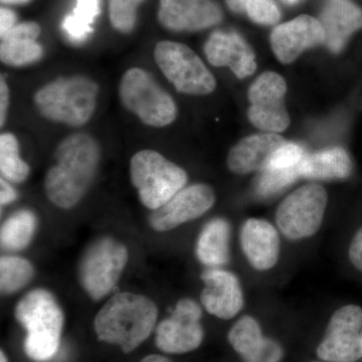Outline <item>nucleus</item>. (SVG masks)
<instances>
[{
  "label": "nucleus",
  "instance_id": "obj_1",
  "mask_svg": "<svg viewBox=\"0 0 362 362\" xmlns=\"http://www.w3.org/2000/svg\"><path fill=\"white\" fill-rule=\"evenodd\" d=\"M54 159L56 164L45 176V194L59 209H73L94 181L101 162V147L93 136L76 133L59 143Z\"/></svg>",
  "mask_w": 362,
  "mask_h": 362
},
{
  "label": "nucleus",
  "instance_id": "obj_2",
  "mask_svg": "<svg viewBox=\"0 0 362 362\" xmlns=\"http://www.w3.org/2000/svg\"><path fill=\"white\" fill-rule=\"evenodd\" d=\"M158 310L150 298L123 292L112 296L98 312L94 329L101 341L118 345L130 354L156 327Z\"/></svg>",
  "mask_w": 362,
  "mask_h": 362
},
{
  "label": "nucleus",
  "instance_id": "obj_3",
  "mask_svg": "<svg viewBox=\"0 0 362 362\" xmlns=\"http://www.w3.org/2000/svg\"><path fill=\"white\" fill-rule=\"evenodd\" d=\"M16 320L25 329V351L35 361L56 356L64 327V313L56 298L45 289H35L18 302Z\"/></svg>",
  "mask_w": 362,
  "mask_h": 362
},
{
  "label": "nucleus",
  "instance_id": "obj_4",
  "mask_svg": "<svg viewBox=\"0 0 362 362\" xmlns=\"http://www.w3.org/2000/svg\"><path fill=\"white\" fill-rule=\"evenodd\" d=\"M98 94L99 86L94 80L75 75L47 83L35 93L33 101L47 120L80 127L94 115Z\"/></svg>",
  "mask_w": 362,
  "mask_h": 362
},
{
  "label": "nucleus",
  "instance_id": "obj_5",
  "mask_svg": "<svg viewBox=\"0 0 362 362\" xmlns=\"http://www.w3.org/2000/svg\"><path fill=\"white\" fill-rule=\"evenodd\" d=\"M130 177L140 202L154 211L166 204L187 182V173L156 150L138 151L130 161Z\"/></svg>",
  "mask_w": 362,
  "mask_h": 362
},
{
  "label": "nucleus",
  "instance_id": "obj_6",
  "mask_svg": "<svg viewBox=\"0 0 362 362\" xmlns=\"http://www.w3.org/2000/svg\"><path fill=\"white\" fill-rule=\"evenodd\" d=\"M119 98L124 108L150 127L161 128L175 122V100L140 68L129 69L119 84Z\"/></svg>",
  "mask_w": 362,
  "mask_h": 362
},
{
  "label": "nucleus",
  "instance_id": "obj_7",
  "mask_svg": "<svg viewBox=\"0 0 362 362\" xmlns=\"http://www.w3.org/2000/svg\"><path fill=\"white\" fill-rule=\"evenodd\" d=\"M127 247L111 237H102L86 250L78 266V280L93 300H101L114 289L127 265Z\"/></svg>",
  "mask_w": 362,
  "mask_h": 362
},
{
  "label": "nucleus",
  "instance_id": "obj_8",
  "mask_svg": "<svg viewBox=\"0 0 362 362\" xmlns=\"http://www.w3.org/2000/svg\"><path fill=\"white\" fill-rule=\"evenodd\" d=\"M154 59L178 92L206 96L216 90V78L187 45L170 40L159 42L154 49Z\"/></svg>",
  "mask_w": 362,
  "mask_h": 362
},
{
  "label": "nucleus",
  "instance_id": "obj_9",
  "mask_svg": "<svg viewBox=\"0 0 362 362\" xmlns=\"http://www.w3.org/2000/svg\"><path fill=\"white\" fill-rule=\"evenodd\" d=\"M328 195L317 183L303 185L288 195L276 211V223L287 239H308L322 225Z\"/></svg>",
  "mask_w": 362,
  "mask_h": 362
},
{
  "label": "nucleus",
  "instance_id": "obj_10",
  "mask_svg": "<svg viewBox=\"0 0 362 362\" xmlns=\"http://www.w3.org/2000/svg\"><path fill=\"white\" fill-rule=\"evenodd\" d=\"M287 85L284 78L274 71H266L250 87L251 107L247 117L255 127L268 133L283 132L289 127L291 119L284 99Z\"/></svg>",
  "mask_w": 362,
  "mask_h": 362
},
{
  "label": "nucleus",
  "instance_id": "obj_11",
  "mask_svg": "<svg viewBox=\"0 0 362 362\" xmlns=\"http://www.w3.org/2000/svg\"><path fill=\"white\" fill-rule=\"evenodd\" d=\"M362 309L346 305L334 312L326 334L317 349L319 358L327 362H356L362 356Z\"/></svg>",
  "mask_w": 362,
  "mask_h": 362
},
{
  "label": "nucleus",
  "instance_id": "obj_12",
  "mask_svg": "<svg viewBox=\"0 0 362 362\" xmlns=\"http://www.w3.org/2000/svg\"><path fill=\"white\" fill-rule=\"evenodd\" d=\"M202 316V307L194 300H180L171 315L157 326L156 346L171 354H187L199 349L204 340Z\"/></svg>",
  "mask_w": 362,
  "mask_h": 362
},
{
  "label": "nucleus",
  "instance_id": "obj_13",
  "mask_svg": "<svg viewBox=\"0 0 362 362\" xmlns=\"http://www.w3.org/2000/svg\"><path fill=\"white\" fill-rule=\"evenodd\" d=\"M214 202L216 195L213 188L202 183L190 185L182 188L163 206L152 211L149 216L150 226L157 232H168L197 220L209 211Z\"/></svg>",
  "mask_w": 362,
  "mask_h": 362
},
{
  "label": "nucleus",
  "instance_id": "obj_14",
  "mask_svg": "<svg viewBox=\"0 0 362 362\" xmlns=\"http://www.w3.org/2000/svg\"><path fill=\"white\" fill-rule=\"evenodd\" d=\"M223 11L214 0H160V25L171 32H199L216 25L223 20Z\"/></svg>",
  "mask_w": 362,
  "mask_h": 362
},
{
  "label": "nucleus",
  "instance_id": "obj_15",
  "mask_svg": "<svg viewBox=\"0 0 362 362\" xmlns=\"http://www.w3.org/2000/svg\"><path fill=\"white\" fill-rule=\"evenodd\" d=\"M325 44V32L320 21L300 16L276 26L271 33V47L281 63L291 64L307 49Z\"/></svg>",
  "mask_w": 362,
  "mask_h": 362
},
{
  "label": "nucleus",
  "instance_id": "obj_16",
  "mask_svg": "<svg viewBox=\"0 0 362 362\" xmlns=\"http://www.w3.org/2000/svg\"><path fill=\"white\" fill-rule=\"evenodd\" d=\"M202 306L211 315L230 320L244 307V293L239 278L221 268H209L202 274Z\"/></svg>",
  "mask_w": 362,
  "mask_h": 362
},
{
  "label": "nucleus",
  "instance_id": "obj_17",
  "mask_svg": "<svg viewBox=\"0 0 362 362\" xmlns=\"http://www.w3.org/2000/svg\"><path fill=\"white\" fill-rule=\"evenodd\" d=\"M204 54L211 65L226 66L239 78L250 77L257 70L256 54L251 45L235 32L211 33L204 45Z\"/></svg>",
  "mask_w": 362,
  "mask_h": 362
},
{
  "label": "nucleus",
  "instance_id": "obj_18",
  "mask_svg": "<svg viewBox=\"0 0 362 362\" xmlns=\"http://www.w3.org/2000/svg\"><path fill=\"white\" fill-rule=\"evenodd\" d=\"M240 246L250 265L256 270H271L278 263L280 235L269 221L259 218L245 221L240 230Z\"/></svg>",
  "mask_w": 362,
  "mask_h": 362
},
{
  "label": "nucleus",
  "instance_id": "obj_19",
  "mask_svg": "<svg viewBox=\"0 0 362 362\" xmlns=\"http://www.w3.org/2000/svg\"><path fill=\"white\" fill-rule=\"evenodd\" d=\"M320 23L325 45L333 54H339L350 37L362 30V9L351 0H326Z\"/></svg>",
  "mask_w": 362,
  "mask_h": 362
},
{
  "label": "nucleus",
  "instance_id": "obj_20",
  "mask_svg": "<svg viewBox=\"0 0 362 362\" xmlns=\"http://www.w3.org/2000/svg\"><path fill=\"white\" fill-rule=\"evenodd\" d=\"M228 341L245 362H280L283 351L275 340L264 337L259 324L243 316L228 332Z\"/></svg>",
  "mask_w": 362,
  "mask_h": 362
},
{
  "label": "nucleus",
  "instance_id": "obj_21",
  "mask_svg": "<svg viewBox=\"0 0 362 362\" xmlns=\"http://www.w3.org/2000/svg\"><path fill=\"white\" fill-rule=\"evenodd\" d=\"M285 141L277 133H259L244 138L228 152V168L237 175L262 171Z\"/></svg>",
  "mask_w": 362,
  "mask_h": 362
},
{
  "label": "nucleus",
  "instance_id": "obj_22",
  "mask_svg": "<svg viewBox=\"0 0 362 362\" xmlns=\"http://www.w3.org/2000/svg\"><path fill=\"white\" fill-rule=\"evenodd\" d=\"M42 28L33 21L18 23L0 35V59L9 66H25L37 63L44 56V49L37 42Z\"/></svg>",
  "mask_w": 362,
  "mask_h": 362
},
{
  "label": "nucleus",
  "instance_id": "obj_23",
  "mask_svg": "<svg viewBox=\"0 0 362 362\" xmlns=\"http://www.w3.org/2000/svg\"><path fill=\"white\" fill-rule=\"evenodd\" d=\"M351 171V158L342 147L307 154L299 168L300 178L309 180H345Z\"/></svg>",
  "mask_w": 362,
  "mask_h": 362
},
{
  "label": "nucleus",
  "instance_id": "obj_24",
  "mask_svg": "<svg viewBox=\"0 0 362 362\" xmlns=\"http://www.w3.org/2000/svg\"><path fill=\"white\" fill-rule=\"evenodd\" d=\"M230 226L225 218H214L202 228L195 254L202 265L221 268L230 263Z\"/></svg>",
  "mask_w": 362,
  "mask_h": 362
},
{
  "label": "nucleus",
  "instance_id": "obj_25",
  "mask_svg": "<svg viewBox=\"0 0 362 362\" xmlns=\"http://www.w3.org/2000/svg\"><path fill=\"white\" fill-rule=\"evenodd\" d=\"M37 228V218L32 211L21 209L11 214L1 226L2 249L23 251L32 242Z\"/></svg>",
  "mask_w": 362,
  "mask_h": 362
},
{
  "label": "nucleus",
  "instance_id": "obj_26",
  "mask_svg": "<svg viewBox=\"0 0 362 362\" xmlns=\"http://www.w3.org/2000/svg\"><path fill=\"white\" fill-rule=\"evenodd\" d=\"M100 13V0H77L73 13L64 18L62 28L71 42H85L92 33V25Z\"/></svg>",
  "mask_w": 362,
  "mask_h": 362
},
{
  "label": "nucleus",
  "instance_id": "obj_27",
  "mask_svg": "<svg viewBox=\"0 0 362 362\" xmlns=\"http://www.w3.org/2000/svg\"><path fill=\"white\" fill-rule=\"evenodd\" d=\"M0 171L11 182H23L30 175V165L20 156V144L13 133L0 135Z\"/></svg>",
  "mask_w": 362,
  "mask_h": 362
},
{
  "label": "nucleus",
  "instance_id": "obj_28",
  "mask_svg": "<svg viewBox=\"0 0 362 362\" xmlns=\"http://www.w3.org/2000/svg\"><path fill=\"white\" fill-rule=\"evenodd\" d=\"M35 269L30 261L20 257L0 259V289L2 294H13L30 284Z\"/></svg>",
  "mask_w": 362,
  "mask_h": 362
},
{
  "label": "nucleus",
  "instance_id": "obj_29",
  "mask_svg": "<svg viewBox=\"0 0 362 362\" xmlns=\"http://www.w3.org/2000/svg\"><path fill=\"white\" fill-rule=\"evenodd\" d=\"M228 8L235 13H245L254 23L273 25L281 18L280 9L273 0H226Z\"/></svg>",
  "mask_w": 362,
  "mask_h": 362
},
{
  "label": "nucleus",
  "instance_id": "obj_30",
  "mask_svg": "<svg viewBox=\"0 0 362 362\" xmlns=\"http://www.w3.org/2000/svg\"><path fill=\"white\" fill-rule=\"evenodd\" d=\"M144 0H109V18L112 26L122 33H129L137 21V9Z\"/></svg>",
  "mask_w": 362,
  "mask_h": 362
},
{
  "label": "nucleus",
  "instance_id": "obj_31",
  "mask_svg": "<svg viewBox=\"0 0 362 362\" xmlns=\"http://www.w3.org/2000/svg\"><path fill=\"white\" fill-rule=\"evenodd\" d=\"M256 180V192L262 197H269L282 192L300 178L299 168L289 171H259Z\"/></svg>",
  "mask_w": 362,
  "mask_h": 362
},
{
  "label": "nucleus",
  "instance_id": "obj_32",
  "mask_svg": "<svg viewBox=\"0 0 362 362\" xmlns=\"http://www.w3.org/2000/svg\"><path fill=\"white\" fill-rule=\"evenodd\" d=\"M306 156V151L302 145L295 142L285 141L276 150L263 170H294L300 168Z\"/></svg>",
  "mask_w": 362,
  "mask_h": 362
},
{
  "label": "nucleus",
  "instance_id": "obj_33",
  "mask_svg": "<svg viewBox=\"0 0 362 362\" xmlns=\"http://www.w3.org/2000/svg\"><path fill=\"white\" fill-rule=\"evenodd\" d=\"M349 259L357 270L362 272V228L351 240L349 247Z\"/></svg>",
  "mask_w": 362,
  "mask_h": 362
},
{
  "label": "nucleus",
  "instance_id": "obj_34",
  "mask_svg": "<svg viewBox=\"0 0 362 362\" xmlns=\"http://www.w3.org/2000/svg\"><path fill=\"white\" fill-rule=\"evenodd\" d=\"M9 107V88L6 78L0 80V126L4 127L6 124L7 111Z\"/></svg>",
  "mask_w": 362,
  "mask_h": 362
},
{
  "label": "nucleus",
  "instance_id": "obj_35",
  "mask_svg": "<svg viewBox=\"0 0 362 362\" xmlns=\"http://www.w3.org/2000/svg\"><path fill=\"white\" fill-rule=\"evenodd\" d=\"M16 23V16L14 11L7 7L0 8V35L11 30Z\"/></svg>",
  "mask_w": 362,
  "mask_h": 362
},
{
  "label": "nucleus",
  "instance_id": "obj_36",
  "mask_svg": "<svg viewBox=\"0 0 362 362\" xmlns=\"http://www.w3.org/2000/svg\"><path fill=\"white\" fill-rule=\"evenodd\" d=\"M0 202L1 206H6V204H11L18 199V192L11 187V183L6 178L2 177L0 180Z\"/></svg>",
  "mask_w": 362,
  "mask_h": 362
},
{
  "label": "nucleus",
  "instance_id": "obj_37",
  "mask_svg": "<svg viewBox=\"0 0 362 362\" xmlns=\"http://www.w3.org/2000/svg\"><path fill=\"white\" fill-rule=\"evenodd\" d=\"M141 362H173L168 357L152 354L142 359Z\"/></svg>",
  "mask_w": 362,
  "mask_h": 362
},
{
  "label": "nucleus",
  "instance_id": "obj_38",
  "mask_svg": "<svg viewBox=\"0 0 362 362\" xmlns=\"http://www.w3.org/2000/svg\"><path fill=\"white\" fill-rule=\"evenodd\" d=\"M30 1V0H1L4 4H25Z\"/></svg>",
  "mask_w": 362,
  "mask_h": 362
},
{
  "label": "nucleus",
  "instance_id": "obj_39",
  "mask_svg": "<svg viewBox=\"0 0 362 362\" xmlns=\"http://www.w3.org/2000/svg\"><path fill=\"white\" fill-rule=\"evenodd\" d=\"M0 362H8L4 351H1V354H0Z\"/></svg>",
  "mask_w": 362,
  "mask_h": 362
},
{
  "label": "nucleus",
  "instance_id": "obj_40",
  "mask_svg": "<svg viewBox=\"0 0 362 362\" xmlns=\"http://www.w3.org/2000/svg\"><path fill=\"white\" fill-rule=\"evenodd\" d=\"M286 1L289 2V4H295L298 0H286Z\"/></svg>",
  "mask_w": 362,
  "mask_h": 362
},
{
  "label": "nucleus",
  "instance_id": "obj_41",
  "mask_svg": "<svg viewBox=\"0 0 362 362\" xmlns=\"http://www.w3.org/2000/svg\"><path fill=\"white\" fill-rule=\"evenodd\" d=\"M313 362H319V361H313Z\"/></svg>",
  "mask_w": 362,
  "mask_h": 362
}]
</instances>
